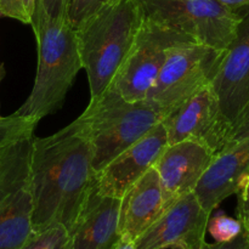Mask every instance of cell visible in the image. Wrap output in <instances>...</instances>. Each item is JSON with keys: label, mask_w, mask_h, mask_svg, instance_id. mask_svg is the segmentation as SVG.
<instances>
[{"label": "cell", "mask_w": 249, "mask_h": 249, "mask_svg": "<svg viewBox=\"0 0 249 249\" xmlns=\"http://www.w3.org/2000/svg\"><path fill=\"white\" fill-rule=\"evenodd\" d=\"M33 230L61 225L70 232L95 181L92 148L78 119L46 138H33Z\"/></svg>", "instance_id": "6da1fadb"}, {"label": "cell", "mask_w": 249, "mask_h": 249, "mask_svg": "<svg viewBox=\"0 0 249 249\" xmlns=\"http://www.w3.org/2000/svg\"><path fill=\"white\" fill-rule=\"evenodd\" d=\"M36 40L38 63L34 84L15 113L40 122L63 106L82 67L77 34L67 18H53L36 0L31 23Z\"/></svg>", "instance_id": "7a4b0ae2"}, {"label": "cell", "mask_w": 249, "mask_h": 249, "mask_svg": "<svg viewBox=\"0 0 249 249\" xmlns=\"http://www.w3.org/2000/svg\"><path fill=\"white\" fill-rule=\"evenodd\" d=\"M143 15L138 0H116L75 29L90 101L109 88L138 36Z\"/></svg>", "instance_id": "3957f363"}, {"label": "cell", "mask_w": 249, "mask_h": 249, "mask_svg": "<svg viewBox=\"0 0 249 249\" xmlns=\"http://www.w3.org/2000/svg\"><path fill=\"white\" fill-rule=\"evenodd\" d=\"M92 148L95 173L130 147L163 117L143 100L129 102L107 89L78 117Z\"/></svg>", "instance_id": "277c9868"}, {"label": "cell", "mask_w": 249, "mask_h": 249, "mask_svg": "<svg viewBox=\"0 0 249 249\" xmlns=\"http://www.w3.org/2000/svg\"><path fill=\"white\" fill-rule=\"evenodd\" d=\"M33 138L23 136L0 150V249H22L34 233Z\"/></svg>", "instance_id": "5b68a950"}, {"label": "cell", "mask_w": 249, "mask_h": 249, "mask_svg": "<svg viewBox=\"0 0 249 249\" xmlns=\"http://www.w3.org/2000/svg\"><path fill=\"white\" fill-rule=\"evenodd\" d=\"M224 51L192 40L170 46L145 101L164 118L199 90L211 85Z\"/></svg>", "instance_id": "8992f818"}, {"label": "cell", "mask_w": 249, "mask_h": 249, "mask_svg": "<svg viewBox=\"0 0 249 249\" xmlns=\"http://www.w3.org/2000/svg\"><path fill=\"white\" fill-rule=\"evenodd\" d=\"M143 18L173 29L197 43L226 50L242 14L218 0H138Z\"/></svg>", "instance_id": "52a82bcc"}, {"label": "cell", "mask_w": 249, "mask_h": 249, "mask_svg": "<svg viewBox=\"0 0 249 249\" xmlns=\"http://www.w3.org/2000/svg\"><path fill=\"white\" fill-rule=\"evenodd\" d=\"M187 40L192 39L143 18L135 43L108 89L125 101H143L157 79L168 49Z\"/></svg>", "instance_id": "ba28073f"}, {"label": "cell", "mask_w": 249, "mask_h": 249, "mask_svg": "<svg viewBox=\"0 0 249 249\" xmlns=\"http://www.w3.org/2000/svg\"><path fill=\"white\" fill-rule=\"evenodd\" d=\"M168 143L192 140L218 152L233 134L211 85L180 105L162 119Z\"/></svg>", "instance_id": "9c48e42d"}, {"label": "cell", "mask_w": 249, "mask_h": 249, "mask_svg": "<svg viewBox=\"0 0 249 249\" xmlns=\"http://www.w3.org/2000/svg\"><path fill=\"white\" fill-rule=\"evenodd\" d=\"M247 175H249V114L236 126L228 142L214 155L194 194L202 208L212 214L224 199L236 195Z\"/></svg>", "instance_id": "30bf717a"}, {"label": "cell", "mask_w": 249, "mask_h": 249, "mask_svg": "<svg viewBox=\"0 0 249 249\" xmlns=\"http://www.w3.org/2000/svg\"><path fill=\"white\" fill-rule=\"evenodd\" d=\"M211 214L194 192L180 197L135 240L138 249H202Z\"/></svg>", "instance_id": "8fae6325"}, {"label": "cell", "mask_w": 249, "mask_h": 249, "mask_svg": "<svg viewBox=\"0 0 249 249\" xmlns=\"http://www.w3.org/2000/svg\"><path fill=\"white\" fill-rule=\"evenodd\" d=\"M211 87L223 114L236 128L249 114V7L224 51Z\"/></svg>", "instance_id": "7c38bea8"}, {"label": "cell", "mask_w": 249, "mask_h": 249, "mask_svg": "<svg viewBox=\"0 0 249 249\" xmlns=\"http://www.w3.org/2000/svg\"><path fill=\"white\" fill-rule=\"evenodd\" d=\"M167 145V130L160 121L106 167L95 173V189L104 196L121 199L155 165Z\"/></svg>", "instance_id": "4fadbf2b"}, {"label": "cell", "mask_w": 249, "mask_h": 249, "mask_svg": "<svg viewBox=\"0 0 249 249\" xmlns=\"http://www.w3.org/2000/svg\"><path fill=\"white\" fill-rule=\"evenodd\" d=\"M215 153L192 140L168 143L155 163L165 209L177 199L195 191Z\"/></svg>", "instance_id": "5bb4252c"}, {"label": "cell", "mask_w": 249, "mask_h": 249, "mask_svg": "<svg viewBox=\"0 0 249 249\" xmlns=\"http://www.w3.org/2000/svg\"><path fill=\"white\" fill-rule=\"evenodd\" d=\"M121 199L99 194L92 185L70 231L68 249H111L119 237Z\"/></svg>", "instance_id": "9a60e30c"}, {"label": "cell", "mask_w": 249, "mask_h": 249, "mask_svg": "<svg viewBox=\"0 0 249 249\" xmlns=\"http://www.w3.org/2000/svg\"><path fill=\"white\" fill-rule=\"evenodd\" d=\"M165 211L162 187L155 167L148 169L121 198L118 232L135 241Z\"/></svg>", "instance_id": "2e32d148"}, {"label": "cell", "mask_w": 249, "mask_h": 249, "mask_svg": "<svg viewBox=\"0 0 249 249\" xmlns=\"http://www.w3.org/2000/svg\"><path fill=\"white\" fill-rule=\"evenodd\" d=\"M39 122L27 117L12 113L0 118V150L9 143L23 138L33 135Z\"/></svg>", "instance_id": "e0dca14e"}, {"label": "cell", "mask_w": 249, "mask_h": 249, "mask_svg": "<svg viewBox=\"0 0 249 249\" xmlns=\"http://www.w3.org/2000/svg\"><path fill=\"white\" fill-rule=\"evenodd\" d=\"M70 232L61 225H53L32 235L22 249H68Z\"/></svg>", "instance_id": "ac0fdd59"}, {"label": "cell", "mask_w": 249, "mask_h": 249, "mask_svg": "<svg viewBox=\"0 0 249 249\" xmlns=\"http://www.w3.org/2000/svg\"><path fill=\"white\" fill-rule=\"evenodd\" d=\"M243 230V226L238 219L231 218L223 212H218L209 216L207 224V231L211 233L215 242H230L237 237Z\"/></svg>", "instance_id": "d6986e66"}, {"label": "cell", "mask_w": 249, "mask_h": 249, "mask_svg": "<svg viewBox=\"0 0 249 249\" xmlns=\"http://www.w3.org/2000/svg\"><path fill=\"white\" fill-rule=\"evenodd\" d=\"M113 1L116 0H68L66 18L75 31L92 15Z\"/></svg>", "instance_id": "ffe728a7"}, {"label": "cell", "mask_w": 249, "mask_h": 249, "mask_svg": "<svg viewBox=\"0 0 249 249\" xmlns=\"http://www.w3.org/2000/svg\"><path fill=\"white\" fill-rule=\"evenodd\" d=\"M36 0H0V16L31 24Z\"/></svg>", "instance_id": "44dd1931"}, {"label": "cell", "mask_w": 249, "mask_h": 249, "mask_svg": "<svg viewBox=\"0 0 249 249\" xmlns=\"http://www.w3.org/2000/svg\"><path fill=\"white\" fill-rule=\"evenodd\" d=\"M237 216L243 229L249 232V175L245 178L237 192Z\"/></svg>", "instance_id": "7402d4cb"}, {"label": "cell", "mask_w": 249, "mask_h": 249, "mask_svg": "<svg viewBox=\"0 0 249 249\" xmlns=\"http://www.w3.org/2000/svg\"><path fill=\"white\" fill-rule=\"evenodd\" d=\"M202 249H249V232L243 229L242 232L237 237L233 238L232 241H230V242H206Z\"/></svg>", "instance_id": "603a6c76"}, {"label": "cell", "mask_w": 249, "mask_h": 249, "mask_svg": "<svg viewBox=\"0 0 249 249\" xmlns=\"http://www.w3.org/2000/svg\"><path fill=\"white\" fill-rule=\"evenodd\" d=\"M46 11V14L53 18H66L67 15L68 0H38Z\"/></svg>", "instance_id": "cb8c5ba5"}, {"label": "cell", "mask_w": 249, "mask_h": 249, "mask_svg": "<svg viewBox=\"0 0 249 249\" xmlns=\"http://www.w3.org/2000/svg\"><path fill=\"white\" fill-rule=\"evenodd\" d=\"M111 249H138V248H136L135 241L119 236L118 240L114 242V245L112 246Z\"/></svg>", "instance_id": "d4e9b609"}, {"label": "cell", "mask_w": 249, "mask_h": 249, "mask_svg": "<svg viewBox=\"0 0 249 249\" xmlns=\"http://www.w3.org/2000/svg\"><path fill=\"white\" fill-rule=\"evenodd\" d=\"M221 4L231 7L233 10H241L245 7H249V0H218Z\"/></svg>", "instance_id": "484cf974"}, {"label": "cell", "mask_w": 249, "mask_h": 249, "mask_svg": "<svg viewBox=\"0 0 249 249\" xmlns=\"http://www.w3.org/2000/svg\"><path fill=\"white\" fill-rule=\"evenodd\" d=\"M5 67H4V63H0V83H1V80L4 79L5 77ZM0 118H1V116H0Z\"/></svg>", "instance_id": "4316f807"}]
</instances>
